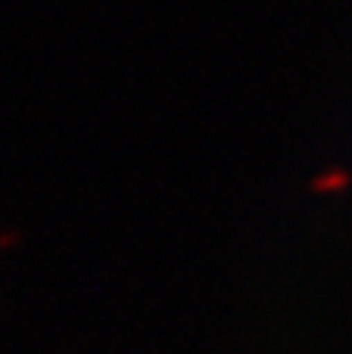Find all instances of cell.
Wrapping results in <instances>:
<instances>
[{
	"label": "cell",
	"mask_w": 352,
	"mask_h": 354,
	"mask_svg": "<svg viewBox=\"0 0 352 354\" xmlns=\"http://www.w3.org/2000/svg\"><path fill=\"white\" fill-rule=\"evenodd\" d=\"M312 187H315V189H340V187H346V174H343V171L324 174V180H315Z\"/></svg>",
	"instance_id": "cell-1"
}]
</instances>
